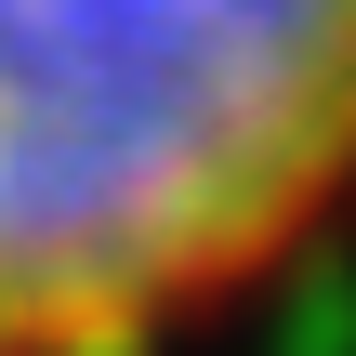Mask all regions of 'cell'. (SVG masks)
<instances>
[{
	"mask_svg": "<svg viewBox=\"0 0 356 356\" xmlns=\"http://www.w3.org/2000/svg\"><path fill=\"white\" fill-rule=\"evenodd\" d=\"M356 0H0V356H159L330 225Z\"/></svg>",
	"mask_w": 356,
	"mask_h": 356,
	"instance_id": "6da1fadb",
	"label": "cell"
}]
</instances>
